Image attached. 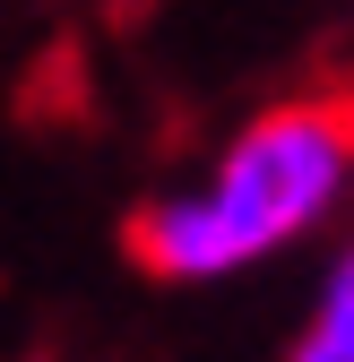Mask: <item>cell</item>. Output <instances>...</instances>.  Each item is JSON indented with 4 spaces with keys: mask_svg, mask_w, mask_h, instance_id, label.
<instances>
[{
    "mask_svg": "<svg viewBox=\"0 0 354 362\" xmlns=\"http://www.w3.org/2000/svg\"><path fill=\"white\" fill-rule=\"evenodd\" d=\"M346 181H354V86L285 95L225 139L207 181L147 199L130 216V259L164 285L225 276V267H251L294 233H312L346 199Z\"/></svg>",
    "mask_w": 354,
    "mask_h": 362,
    "instance_id": "obj_1",
    "label": "cell"
},
{
    "mask_svg": "<svg viewBox=\"0 0 354 362\" xmlns=\"http://www.w3.org/2000/svg\"><path fill=\"white\" fill-rule=\"evenodd\" d=\"M285 362H354V250L337 259V276H329V293L312 310V328L294 337Z\"/></svg>",
    "mask_w": 354,
    "mask_h": 362,
    "instance_id": "obj_2",
    "label": "cell"
}]
</instances>
